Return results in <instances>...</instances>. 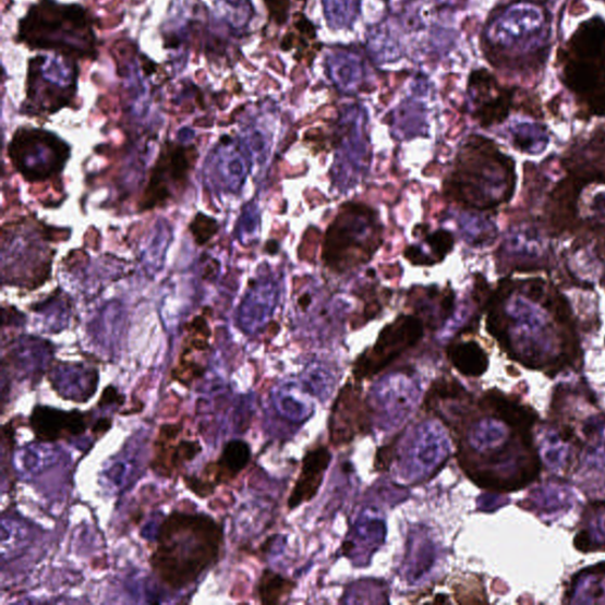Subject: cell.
Returning <instances> with one entry per match:
<instances>
[{
	"label": "cell",
	"instance_id": "1",
	"mask_svg": "<svg viewBox=\"0 0 605 605\" xmlns=\"http://www.w3.org/2000/svg\"><path fill=\"white\" fill-rule=\"evenodd\" d=\"M221 545L222 530L213 517L173 512L164 520L150 565L166 585L186 588L215 565Z\"/></svg>",
	"mask_w": 605,
	"mask_h": 605
},
{
	"label": "cell",
	"instance_id": "2",
	"mask_svg": "<svg viewBox=\"0 0 605 605\" xmlns=\"http://www.w3.org/2000/svg\"><path fill=\"white\" fill-rule=\"evenodd\" d=\"M516 187L515 162L494 141L471 136L458 154L445 192L459 205L486 210L508 203Z\"/></svg>",
	"mask_w": 605,
	"mask_h": 605
},
{
	"label": "cell",
	"instance_id": "3",
	"mask_svg": "<svg viewBox=\"0 0 605 605\" xmlns=\"http://www.w3.org/2000/svg\"><path fill=\"white\" fill-rule=\"evenodd\" d=\"M566 86L579 97L586 116L605 117V22L579 26L558 53Z\"/></svg>",
	"mask_w": 605,
	"mask_h": 605
},
{
	"label": "cell",
	"instance_id": "4",
	"mask_svg": "<svg viewBox=\"0 0 605 605\" xmlns=\"http://www.w3.org/2000/svg\"><path fill=\"white\" fill-rule=\"evenodd\" d=\"M382 244L383 227L374 210L350 203L342 206L327 231L323 261L342 274L370 262Z\"/></svg>",
	"mask_w": 605,
	"mask_h": 605
},
{
	"label": "cell",
	"instance_id": "5",
	"mask_svg": "<svg viewBox=\"0 0 605 605\" xmlns=\"http://www.w3.org/2000/svg\"><path fill=\"white\" fill-rule=\"evenodd\" d=\"M9 154L26 180L44 181L63 170L69 148L48 132L21 131L13 137Z\"/></svg>",
	"mask_w": 605,
	"mask_h": 605
},
{
	"label": "cell",
	"instance_id": "6",
	"mask_svg": "<svg viewBox=\"0 0 605 605\" xmlns=\"http://www.w3.org/2000/svg\"><path fill=\"white\" fill-rule=\"evenodd\" d=\"M424 336V325L415 316H399L382 332L373 348L365 350L354 364L358 379L383 372L407 350L415 347Z\"/></svg>",
	"mask_w": 605,
	"mask_h": 605
},
{
	"label": "cell",
	"instance_id": "7",
	"mask_svg": "<svg viewBox=\"0 0 605 605\" xmlns=\"http://www.w3.org/2000/svg\"><path fill=\"white\" fill-rule=\"evenodd\" d=\"M546 12L533 3H518L503 13L497 24L504 49L529 52L539 49L548 35Z\"/></svg>",
	"mask_w": 605,
	"mask_h": 605
},
{
	"label": "cell",
	"instance_id": "8",
	"mask_svg": "<svg viewBox=\"0 0 605 605\" xmlns=\"http://www.w3.org/2000/svg\"><path fill=\"white\" fill-rule=\"evenodd\" d=\"M195 157L190 148L170 147L164 152L152 173L145 194V208L156 207L171 198L174 190L185 185Z\"/></svg>",
	"mask_w": 605,
	"mask_h": 605
},
{
	"label": "cell",
	"instance_id": "9",
	"mask_svg": "<svg viewBox=\"0 0 605 605\" xmlns=\"http://www.w3.org/2000/svg\"><path fill=\"white\" fill-rule=\"evenodd\" d=\"M371 427L370 408L354 385H347L337 398L329 421L330 438L335 446L353 441Z\"/></svg>",
	"mask_w": 605,
	"mask_h": 605
},
{
	"label": "cell",
	"instance_id": "10",
	"mask_svg": "<svg viewBox=\"0 0 605 605\" xmlns=\"http://www.w3.org/2000/svg\"><path fill=\"white\" fill-rule=\"evenodd\" d=\"M561 162L568 176L582 185L605 184V131L598 130L572 146Z\"/></svg>",
	"mask_w": 605,
	"mask_h": 605
},
{
	"label": "cell",
	"instance_id": "11",
	"mask_svg": "<svg viewBox=\"0 0 605 605\" xmlns=\"http://www.w3.org/2000/svg\"><path fill=\"white\" fill-rule=\"evenodd\" d=\"M584 185L572 177L561 179L553 190L544 207L548 233L558 237L573 228L579 217V199Z\"/></svg>",
	"mask_w": 605,
	"mask_h": 605
},
{
	"label": "cell",
	"instance_id": "12",
	"mask_svg": "<svg viewBox=\"0 0 605 605\" xmlns=\"http://www.w3.org/2000/svg\"><path fill=\"white\" fill-rule=\"evenodd\" d=\"M471 88L477 93V101L481 102L480 108L475 112V118L480 123L485 126L499 124L508 119L513 101V93L509 89H500L494 76L486 70H480L471 76Z\"/></svg>",
	"mask_w": 605,
	"mask_h": 605
},
{
	"label": "cell",
	"instance_id": "13",
	"mask_svg": "<svg viewBox=\"0 0 605 605\" xmlns=\"http://www.w3.org/2000/svg\"><path fill=\"white\" fill-rule=\"evenodd\" d=\"M31 424L39 440L58 441L81 435L87 429V416L80 412H64L51 407L37 406Z\"/></svg>",
	"mask_w": 605,
	"mask_h": 605
},
{
	"label": "cell",
	"instance_id": "14",
	"mask_svg": "<svg viewBox=\"0 0 605 605\" xmlns=\"http://www.w3.org/2000/svg\"><path fill=\"white\" fill-rule=\"evenodd\" d=\"M330 461L331 455L326 447H316L311 452H307L303 460V469L299 481L295 483L289 498V508L291 510L316 497L323 480H325Z\"/></svg>",
	"mask_w": 605,
	"mask_h": 605
},
{
	"label": "cell",
	"instance_id": "15",
	"mask_svg": "<svg viewBox=\"0 0 605 605\" xmlns=\"http://www.w3.org/2000/svg\"><path fill=\"white\" fill-rule=\"evenodd\" d=\"M448 358L455 367L469 377H480L488 368V358L476 342H461L448 348Z\"/></svg>",
	"mask_w": 605,
	"mask_h": 605
},
{
	"label": "cell",
	"instance_id": "16",
	"mask_svg": "<svg viewBox=\"0 0 605 605\" xmlns=\"http://www.w3.org/2000/svg\"><path fill=\"white\" fill-rule=\"evenodd\" d=\"M251 449L243 440H232L225 445L217 462L216 483H227L241 473L250 462Z\"/></svg>",
	"mask_w": 605,
	"mask_h": 605
},
{
	"label": "cell",
	"instance_id": "17",
	"mask_svg": "<svg viewBox=\"0 0 605 605\" xmlns=\"http://www.w3.org/2000/svg\"><path fill=\"white\" fill-rule=\"evenodd\" d=\"M277 406L281 414L293 422H302L311 418L314 406L302 387L288 384L278 391Z\"/></svg>",
	"mask_w": 605,
	"mask_h": 605
},
{
	"label": "cell",
	"instance_id": "18",
	"mask_svg": "<svg viewBox=\"0 0 605 605\" xmlns=\"http://www.w3.org/2000/svg\"><path fill=\"white\" fill-rule=\"evenodd\" d=\"M293 589V582L270 570L263 572L258 586L263 604H278L288 597Z\"/></svg>",
	"mask_w": 605,
	"mask_h": 605
},
{
	"label": "cell",
	"instance_id": "19",
	"mask_svg": "<svg viewBox=\"0 0 605 605\" xmlns=\"http://www.w3.org/2000/svg\"><path fill=\"white\" fill-rule=\"evenodd\" d=\"M426 243L432 249L436 262H441L455 246L453 234L439 230L427 237Z\"/></svg>",
	"mask_w": 605,
	"mask_h": 605
},
{
	"label": "cell",
	"instance_id": "20",
	"mask_svg": "<svg viewBox=\"0 0 605 605\" xmlns=\"http://www.w3.org/2000/svg\"><path fill=\"white\" fill-rule=\"evenodd\" d=\"M289 0H269L273 16L279 24H283L288 17Z\"/></svg>",
	"mask_w": 605,
	"mask_h": 605
},
{
	"label": "cell",
	"instance_id": "21",
	"mask_svg": "<svg viewBox=\"0 0 605 605\" xmlns=\"http://www.w3.org/2000/svg\"><path fill=\"white\" fill-rule=\"evenodd\" d=\"M404 257L414 265H432L433 259L427 257L424 252H421L416 246L407 247Z\"/></svg>",
	"mask_w": 605,
	"mask_h": 605
},
{
	"label": "cell",
	"instance_id": "22",
	"mask_svg": "<svg viewBox=\"0 0 605 605\" xmlns=\"http://www.w3.org/2000/svg\"><path fill=\"white\" fill-rule=\"evenodd\" d=\"M295 25H298L299 29L303 34L311 35L312 37L315 36V29H314V26L312 25L311 22L302 20V21L298 22V24H295Z\"/></svg>",
	"mask_w": 605,
	"mask_h": 605
},
{
	"label": "cell",
	"instance_id": "23",
	"mask_svg": "<svg viewBox=\"0 0 605 605\" xmlns=\"http://www.w3.org/2000/svg\"><path fill=\"white\" fill-rule=\"evenodd\" d=\"M539 2H540V0H539ZM541 2H548V0H541Z\"/></svg>",
	"mask_w": 605,
	"mask_h": 605
}]
</instances>
